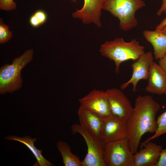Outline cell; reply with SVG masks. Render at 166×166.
<instances>
[{
  "label": "cell",
  "instance_id": "cell-1",
  "mask_svg": "<svg viewBox=\"0 0 166 166\" xmlns=\"http://www.w3.org/2000/svg\"><path fill=\"white\" fill-rule=\"evenodd\" d=\"M160 109L159 104L150 95H139L135 101L132 112L128 118L127 139L132 152H137L143 136L154 133L157 128L156 116Z\"/></svg>",
  "mask_w": 166,
  "mask_h": 166
},
{
  "label": "cell",
  "instance_id": "cell-2",
  "mask_svg": "<svg viewBox=\"0 0 166 166\" xmlns=\"http://www.w3.org/2000/svg\"><path fill=\"white\" fill-rule=\"evenodd\" d=\"M144 49L136 39L127 42L123 38H117L101 44L99 51L102 56L114 62L115 72L118 73L122 62L129 60L135 61L145 53Z\"/></svg>",
  "mask_w": 166,
  "mask_h": 166
},
{
  "label": "cell",
  "instance_id": "cell-3",
  "mask_svg": "<svg viewBox=\"0 0 166 166\" xmlns=\"http://www.w3.org/2000/svg\"><path fill=\"white\" fill-rule=\"evenodd\" d=\"M34 50H26L20 56L15 58L11 64H6L0 69V93H12L22 86V69L33 59Z\"/></svg>",
  "mask_w": 166,
  "mask_h": 166
},
{
  "label": "cell",
  "instance_id": "cell-4",
  "mask_svg": "<svg viewBox=\"0 0 166 166\" xmlns=\"http://www.w3.org/2000/svg\"><path fill=\"white\" fill-rule=\"evenodd\" d=\"M145 6L142 0H105L102 9L117 18L119 20L120 28L127 31L137 26L135 13Z\"/></svg>",
  "mask_w": 166,
  "mask_h": 166
},
{
  "label": "cell",
  "instance_id": "cell-5",
  "mask_svg": "<svg viewBox=\"0 0 166 166\" xmlns=\"http://www.w3.org/2000/svg\"><path fill=\"white\" fill-rule=\"evenodd\" d=\"M133 155L127 138L105 144L103 158L105 166H134Z\"/></svg>",
  "mask_w": 166,
  "mask_h": 166
},
{
  "label": "cell",
  "instance_id": "cell-6",
  "mask_svg": "<svg viewBox=\"0 0 166 166\" xmlns=\"http://www.w3.org/2000/svg\"><path fill=\"white\" fill-rule=\"evenodd\" d=\"M71 129L73 134L77 133L84 139L87 147V152L82 161V166H105L104 161L105 144L97 139L80 124H74Z\"/></svg>",
  "mask_w": 166,
  "mask_h": 166
},
{
  "label": "cell",
  "instance_id": "cell-7",
  "mask_svg": "<svg viewBox=\"0 0 166 166\" xmlns=\"http://www.w3.org/2000/svg\"><path fill=\"white\" fill-rule=\"evenodd\" d=\"M79 101L80 106L103 120L113 116L106 91L94 89Z\"/></svg>",
  "mask_w": 166,
  "mask_h": 166
},
{
  "label": "cell",
  "instance_id": "cell-8",
  "mask_svg": "<svg viewBox=\"0 0 166 166\" xmlns=\"http://www.w3.org/2000/svg\"><path fill=\"white\" fill-rule=\"evenodd\" d=\"M106 92L113 116L126 121L133 108L129 100L121 90L116 88L108 89Z\"/></svg>",
  "mask_w": 166,
  "mask_h": 166
},
{
  "label": "cell",
  "instance_id": "cell-9",
  "mask_svg": "<svg viewBox=\"0 0 166 166\" xmlns=\"http://www.w3.org/2000/svg\"><path fill=\"white\" fill-rule=\"evenodd\" d=\"M105 0H84L80 9H77L72 14L73 17L80 20L85 24L93 23L101 27V11Z\"/></svg>",
  "mask_w": 166,
  "mask_h": 166
},
{
  "label": "cell",
  "instance_id": "cell-10",
  "mask_svg": "<svg viewBox=\"0 0 166 166\" xmlns=\"http://www.w3.org/2000/svg\"><path fill=\"white\" fill-rule=\"evenodd\" d=\"M151 51L144 53L132 65V73L130 79L124 83L120 87L121 90L126 89L130 84L133 86L132 91L136 92L138 83L140 80L148 78L149 68L153 61Z\"/></svg>",
  "mask_w": 166,
  "mask_h": 166
},
{
  "label": "cell",
  "instance_id": "cell-11",
  "mask_svg": "<svg viewBox=\"0 0 166 166\" xmlns=\"http://www.w3.org/2000/svg\"><path fill=\"white\" fill-rule=\"evenodd\" d=\"M126 121L112 116L104 120L102 140L105 143L127 138Z\"/></svg>",
  "mask_w": 166,
  "mask_h": 166
},
{
  "label": "cell",
  "instance_id": "cell-12",
  "mask_svg": "<svg viewBox=\"0 0 166 166\" xmlns=\"http://www.w3.org/2000/svg\"><path fill=\"white\" fill-rule=\"evenodd\" d=\"M162 149L160 145L151 141L148 142L134 154V166H155Z\"/></svg>",
  "mask_w": 166,
  "mask_h": 166
},
{
  "label": "cell",
  "instance_id": "cell-13",
  "mask_svg": "<svg viewBox=\"0 0 166 166\" xmlns=\"http://www.w3.org/2000/svg\"><path fill=\"white\" fill-rule=\"evenodd\" d=\"M77 114L80 124L96 138L102 140L104 120L80 106Z\"/></svg>",
  "mask_w": 166,
  "mask_h": 166
},
{
  "label": "cell",
  "instance_id": "cell-14",
  "mask_svg": "<svg viewBox=\"0 0 166 166\" xmlns=\"http://www.w3.org/2000/svg\"><path fill=\"white\" fill-rule=\"evenodd\" d=\"M148 84L145 88L148 93L161 95L166 91V73L158 64L153 61L149 68Z\"/></svg>",
  "mask_w": 166,
  "mask_h": 166
},
{
  "label": "cell",
  "instance_id": "cell-15",
  "mask_svg": "<svg viewBox=\"0 0 166 166\" xmlns=\"http://www.w3.org/2000/svg\"><path fill=\"white\" fill-rule=\"evenodd\" d=\"M144 36L152 45L155 59L159 60L166 53V34L160 30H144Z\"/></svg>",
  "mask_w": 166,
  "mask_h": 166
},
{
  "label": "cell",
  "instance_id": "cell-16",
  "mask_svg": "<svg viewBox=\"0 0 166 166\" xmlns=\"http://www.w3.org/2000/svg\"><path fill=\"white\" fill-rule=\"evenodd\" d=\"M6 140H14L18 141L24 144L31 152L37 161L38 164L40 166H52L53 164L45 159L42 154V150L36 148L34 144L37 139L35 137L32 138L27 136L20 137L10 135L5 138Z\"/></svg>",
  "mask_w": 166,
  "mask_h": 166
},
{
  "label": "cell",
  "instance_id": "cell-17",
  "mask_svg": "<svg viewBox=\"0 0 166 166\" xmlns=\"http://www.w3.org/2000/svg\"><path fill=\"white\" fill-rule=\"evenodd\" d=\"M57 147L62 158V162L65 166H82L78 156L72 153L71 148L66 142L58 141Z\"/></svg>",
  "mask_w": 166,
  "mask_h": 166
},
{
  "label": "cell",
  "instance_id": "cell-18",
  "mask_svg": "<svg viewBox=\"0 0 166 166\" xmlns=\"http://www.w3.org/2000/svg\"><path fill=\"white\" fill-rule=\"evenodd\" d=\"M165 94L166 95V91ZM156 121L157 127L154 135L141 143L140 148L148 142L166 133V110L158 117Z\"/></svg>",
  "mask_w": 166,
  "mask_h": 166
},
{
  "label": "cell",
  "instance_id": "cell-19",
  "mask_svg": "<svg viewBox=\"0 0 166 166\" xmlns=\"http://www.w3.org/2000/svg\"><path fill=\"white\" fill-rule=\"evenodd\" d=\"M12 33L9 27L5 24L2 18L0 19V43L3 44L9 41L12 37Z\"/></svg>",
  "mask_w": 166,
  "mask_h": 166
},
{
  "label": "cell",
  "instance_id": "cell-20",
  "mask_svg": "<svg viewBox=\"0 0 166 166\" xmlns=\"http://www.w3.org/2000/svg\"><path fill=\"white\" fill-rule=\"evenodd\" d=\"M16 4L13 0H0V8L6 11H10L16 8Z\"/></svg>",
  "mask_w": 166,
  "mask_h": 166
},
{
  "label": "cell",
  "instance_id": "cell-21",
  "mask_svg": "<svg viewBox=\"0 0 166 166\" xmlns=\"http://www.w3.org/2000/svg\"><path fill=\"white\" fill-rule=\"evenodd\" d=\"M155 166H166V148L161 150L158 161Z\"/></svg>",
  "mask_w": 166,
  "mask_h": 166
},
{
  "label": "cell",
  "instance_id": "cell-22",
  "mask_svg": "<svg viewBox=\"0 0 166 166\" xmlns=\"http://www.w3.org/2000/svg\"><path fill=\"white\" fill-rule=\"evenodd\" d=\"M36 16L41 25L45 22L47 19V15L46 13L42 10H38L34 14Z\"/></svg>",
  "mask_w": 166,
  "mask_h": 166
},
{
  "label": "cell",
  "instance_id": "cell-23",
  "mask_svg": "<svg viewBox=\"0 0 166 166\" xmlns=\"http://www.w3.org/2000/svg\"><path fill=\"white\" fill-rule=\"evenodd\" d=\"M30 25L34 27H37L41 25L38 19L34 14L30 17Z\"/></svg>",
  "mask_w": 166,
  "mask_h": 166
},
{
  "label": "cell",
  "instance_id": "cell-24",
  "mask_svg": "<svg viewBox=\"0 0 166 166\" xmlns=\"http://www.w3.org/2000/svg\"><path fill=\"white\" fill-rule=\"evenodd\" d=\"M159 60L158 64L166 73V53Z\"/></svg>",
  "mask_w": 166,
  "mask_h": 166
},
{
  "label": "cell",
  "instance_id": "cell-25",
  "mask_svg": "<svg viewBox=\"0 0 166 166\" xmlns=\"http://www.w3.org/2000/svg\"><path fill=\"white\" fill-rule=\"evenodd\" d=\"M166 12V0H162L160 7L157 11L156 14L158 16H160L163 13Z\"/></svg>",
  "mask_w": 166,
  "mask_h": 166
},
{
  "label": "cell",
  "instance_id": "cell-26",
  "mask_svg": "<svg viewBox=\"0 0 166 166\" xmlns=\"http://www.w3.org/2000/svg\"><path fill=\"white\" fill-rule=\"evenodd\" d=\"M166 26V17L164 18L156 27V30H160Z\"/></svg>",
  "mask_w": 166,
  "mask_h": 166
},
{
  "label": "cell",
  "instance_id": "cell-27",
  "mask_svg": "<svg viewBox=\"0 0 166 166\" xmlns=\"http://www.w3.org/2000/svg\"><path fill=\"white\" fill-rule=\"evenodd\" d=\"M160 31L163 33L166 34V26Z\"/></svg>",
  "mask_w": 166,
  "mask_h": 166
},
{
  "label": "cell",
  "instance_id": "cell-28",
  "mask_svg": "<svg viewBox=\"0 0 166 166\" xmlns=\"http://www.w3.org/2000/svg\"><path fill=\"white\" fill-rule=\"evenodd\" d=\"M70 0L74 2H76L77 1L76 0Z\"/></svg>",
  "mask_w": 166,
  "mask_h": 166
}]
</instances>
